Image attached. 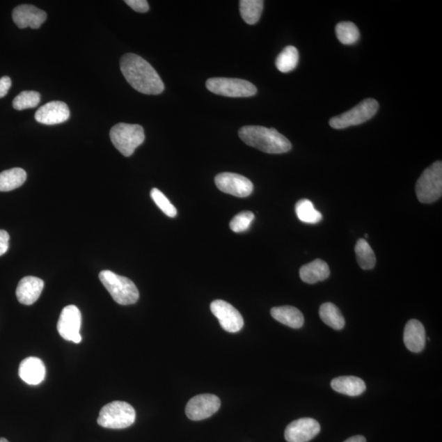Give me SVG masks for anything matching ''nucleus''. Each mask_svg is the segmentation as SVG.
<instances>
[{"instance_id":"nucleus-1","label":"nucleus","mask_w":442,"mask_h":442,"mask_svg":"<svg viewBox=\"0 0 442 442\" xmlns=\"http://www.w3.org/2000/svg\"><path fill=\"white\" fill-rule=\"evenodd\" d=\"M120 71L134 90L144 95H157L164 91V84L156 70L141 56L127 54L120 58Z\"/></svg>"},{"instance_id":"nucleus-2","label":"nucleus","mask_w":442,"mask_h":442,"mask_svg":"<svg viewBox=\"0 0 442 442\" xmlns=\"http://www.w3.org/2000/svg\"><path fill=\"white\" fill-rule=\"evenodd\" d=\"M242 141L251 147L271 155H281L292 150V143L274 128L248 125L239 129Z\"/></svg>"},{"instance_id":"nucleus-3","label":"nucleus","mask_w":442,"mask_h":442,"mask_svg":"<svg viewBox=\"0 0 442 442\" xmlns=\"http://www.w3.org/2000/svg\"><path fill=\"white\" fill-rule=\"evenodd\" d=\"M100 279L116 303L128 306L136 303L139 300L138 288L129 278L110 271H102Z\"/></svg>"},{"instance_id":"nucleus-4","label":"nucleus","mask_w":442,"mask_h":442,"mask_svg":"<svg viewBox=\"0 0 442 442\" xmlns=\"http://www.w3.org/2000/svg\"><path fill=\"white\" fill-rule=\"evenodd\" d=\"M136 418V411L129 404L116 401L101 409L97 422L105 429H123L134 425Z\"/></svg>"},{"instance_id":"nucleus-5","label":"nucleus","mask_w":442,"mask_h":442,"mask_svg":"<svg viewBox=\"0 0 442 442\" xmlns=\"http://www.w3.org/2000/svg\"><path fill=\"white\" fill-rule=\"evenodd\" d=\"M111 143L125 157H130L144 142L145 134L139 125L119 123L110 130Z\"/></svg>"},{"instance_id":"nucleus-6","label":"nucleus","mask_w":442,"mask_h":442,"mask_svg":"<svg viewBox=\"0 0 442 442\" xmlns=\"http://www.w3.org/2000/svg\"><path fill=\"white\" fill-rule=\"evenodd\" d=\"M416 195L422 203H432L442 195V162L437 161L423 172L418 180Z\"/></svg>"},{"instance_id":"nucleus-7","label":"nucleus","mask_w":442,"mask_h":442,"mask_svg":"<svg viewBox=\"0 0 442 442\" xmlns=\"http://www.w3.org/2000/svg\"><path fill=\"white\" fill-rule=\"evenodd\" d=\"M379 108V102L374 99L363 100L347 113L334 116L329 120L330 127L341 129L365 123L374 118Z\"/></svg>"},{"instance_id":"nucleus-8","label":"nucleus","mask_w":442,"mask_h":442,"mask_svg":"<svg viewBox=\"0 0 442 442\" xmlns=\"http://www.w3.org/2000/svg\"><path fill=\"white\" fill-rule=\"evenodd\" d=\"M208 90L214 94L231 97H252L258 90L253 84L242 79L215 77L207 80Z\"/></svg>"},{"instance_id":"nucleus-9","label":"nucleus","mask_w":442,"mask_h":442,"mask_svg":"<svg viewBox=\"0 0 442 442\" xmlns=\"http://www.w3.org/2000/svg\"><path fill=\"white\" fill-rule=\"evenodd\" d=\"M81 313L76 306L70 305L62 310L57 329L63 338L67 341L80 343L82 340L80 330L81 327Z\"/></svg>"},{"instance_id":"nucleus-10","label":"nucleus","mask_w":442,"mask_h":442,"mask_svg":"<svg viewBox=\"0 0 442 442\" xmlns=\"http://www.w3.org/2000/svg\"><path fill=\"white\" fill-rule=\"evenodd\" d=\"M221 407V400L213 394H202L193 397L186 406V416L191 420H206L216 413Z\"/></svg>"},{"instance_id":"nucleus-11","label":"nucleus","mask_w":442,"mask_h":442,"mask_svg":"<svg viewBox=\"0 0 442 442\" xmlns=\"http://www.w3.org/2000/svg\"><path fill=\"white\" fill-rule=\"evenodd\" d=\"M211 310L218 319L221 326L229 333H238L244 327V321L239 311L223 300L212 302Z\"/></svg>"},{"instance_id":"nucleus-12","label":"nucleus","mask_w":442,"mask_h":442,"mask_svg":"<svg viewBox=\"0 0 442 442\" xmlns=\"http://www.w3.org/2000/svg\"><path fill=\"white\" fill-rule=\"evenodd\" d=\"M215 183L223 193L239 198L249 196L253 191V184L246 177L230 172L219 174L216 176Z\"/></svg>"},{"instance_id":"nucleus-13","label":"nucleus","mask_w":442,"mask_h":442,"mask_svg":"<svg viewBox=\"0 0 442 442\" xmlns=\"http://www.w3.org/2000/svg\"><path fill=\"white\" fill-rule=\"evenodd\" d=\"M319 432L318 421L314 418H303L290 423L286 427L285 436L287 442H308Z\"/></svg>"},{"instance_id":"nucleus-14","label":"nucleus","mask_w":442,"mask_h":442,"mask_svg":"<svg viewBox=\"0 0 442 442\" xmlns=\"http://www.w3.org/2000/svg\"><path fill=\"white\" fill-rule=\"evenodd\" d=\"M46 19L47 13L29 4H22L14 8L13 11V20L21 29H25L26 27L38 29Z\"/></svg>"},{"instance_id":"nucleus-15","label":"nucleus","mask_w":442,"mask_h":442,"mask_svg":"<svg viewBox=\"0 0 442 442\" xmlns=\"http://www.w3.org/2000/svg\"><path fill=\"white\" fill-rule=\"evenodd\" d=\"M35 118L36 122L44 125L61 124L70 118V110L63 102H49L36 111Z\"/></svg>"},{"instance_id":"nucleus-16","label":"nucleus","mask_w":442,"mask_h":442,"mask_svg":"<svg viewBox=\"0 0 442 442\" xmlns=\"http://www.w3.org/2000/svg\"><path fill=\"white\" fill-rule=\"evenodd\" d=\"M44 286V281L39 278L27 276L22 278L16 290L18 301L26 306L34 304L39 299Z\"/></svg>"},{"instance_id":"nucleus-17","label":"nucleus","mask_w":442,"mask_h":442,"mask_svg":"<svg viewBox=\"0 0 442 442\" xmlns=\"http://www.w3.org/2000/svg\"><path fill=\"white\" fill-rule=\"evenodd\" d=\"M404 342L409 351L420 352L426 344L425 327L420 321L411 319L404 327Z\"/></svg>"},{"instance_id":"nucleus-18","label":"nucleus","mask_w":442,"mask_h":442,"mask_svg":"<svg viewBox=\"0 0 442 442\" xmlns=\"http://www.w3.org/2000/svg\"><path fill=\"white\" fill-rule=\"evenodd\" d=\"M20 378L29 385H38L44 381L45 366L39 358L27 357L21 362L19 366Z\"/></svg>"},{"instance_id":"nucleus-19","label":"nucleus","mask_w":442,"mask_h":442,"mask_svg":"<svg viewBox=\"0 0 442 442\" xmlns=\"http://www.w3.org/2000/svg\"><path fill=\"white\" fill-rule=\"evenodd\" d=\"M329 274L328 264L320 259H316L300 269L301 281L309 285L325 281L329 277Z\"/></svg>"},{"instance_id":"nucleus-20","label":"nucleus","mask_w":442,"mask_h":442,"mask_svg":"<svg viewBox=\"0 0 442 442\" xmlns=\"http://www.w3.org/2000/svg\"><path fill=\"white\" fill-rule=\"evenodd\" d=\"M271 314L274 319L288 327L300 329L303 326L304 316L296 307L291 306L274 307Z\"/></svg>"},{"instance_id":"nucleus-21","label":"nucleus","mask_w":442,"mask_h":442,"mask_svg":"<svg viewBox=\"0 0 442 442\" xmlns=\"http://www.w3.org/2000/svg\"><path fill=\"white\" fill-rule=\"evenodd\" d=\"M331 387L337 393L356 397L365 392L366 385L364 381L355 376H342L333 379Z\"/></svg>"},{"instance_id":"nucleus-22","label":"nucleus","mask_w":442,"mask_h":442,"mask_svg":"<svg viewBox=\"0 0 442 442\" xmlns=\"http://www.w3.org/2000/svg\"><path fill=\"white\" fill-rule=\"evenodd\" d=\"M26 172L22 168H13L0 173V192H8L25 183Z\"/></svg>"},{"instance_id":"nucleus-23","label":"nucleus","mask_w":442,"mask_h":442,"mask_svg":"<svg viewBox=\"0 0 442 442\" xmlns=\"http://www.w3.org/2000/svg\"><path fill=\"white\" fill-rule=\"evenodd\" d=\"M319 316L324 324L335 330H341L345 326V319L340 310L330 302H326L320 306Z\"/></svg>"},{"instance_id":"nucleus-24","label":"nucleus","mask_w":442,"mask_h":442,"mask_svg":"<svg viewBox=\"0 0 442 442\" xmlns=\"http://www.w3.org/2000/svg\"><path fill=\"white\" fill-rule=\"evenodd\" d=\"M240 14L244 21L249 25H254L260 20L263 11L262 0H242L239 2Z\"/></svg>"},{"instance_id":"nucleus-25","label":"nucleus","mask_w":442,"mask_h":442,"mask_svg":"<svg viewBox=\"0 0 442 442\" xmlns=\"http://www.w3.org/2000/svg\"><path fill=\"white\" fill-rule=\"evenodd\" d=\"M297 217L307 224H316L322 220V214L316 210L314 205L308 199H301L295 207Z\"/></svg>"},{"instance_id":"nucleus-26","label":"nucleus","mask_w":442,"mask_h":442,"mask_svg":"<svg viewBox=\"0 0 442 442\" xmlns=\"http://www.w3.org/2000/svg\"><path fill=\"white\" fill-rule=\"evenodd\" d=\"M355 252L357 262L363 269H371L375 267V254L365 239L357 241Z\"/></svg>"},{"instance_id":"nucleus-27","label":"nucleus","mask_w":442,"mask_h":442,"mask_svg":"<svg viewBox=\"0 0 442 442\" xmlns=\"http://www.w3.org/2000/svg\"><path fill=\"white\" fill-rule=\"evenodd\" d=\"M299 61V50L293 46H287L278 56L276 64L279 72L287 73L296 68Z\"/></svg>"},{"instance_id":"nucleus-28","label":"nucleus","mask_w":442,"mask_h":442,"mask_svg":"<svg viewBox=\"0 0 442 442\" xmlns=\"http://www.w3.org/2000/svg\"><path fill=\"white\" fill-rule=\"evenodd\" d=\"M336 35L338 40L346 45L356 44L360 39L359 29L351 22L338 23L336 26Z\"/></svg>"},{"instance_id":"nucleus-29","label":"nucleus","mask_w":442,"mask_h":442,"mask_svg":"<svg viewBox=\"0 0 442 442\" xmlns=\"http://www.w3.org/2000/svg\"><path fill=\"white\" fill-rule=\"evenodd\" d=\"M41 96L36 91H23L13 102L14 109L22 111L34 109L40 104Z\"/></svg>"},{"instance_id":"nucleus-30","label":"nucleus","mask_w":442,"mask_h":442,"mask_svg":"<svg viewBox=\"0 0 442 442\" xmlns=\"http://www.w3.org/2000/svg\"><path fill=\"white\" fill-rule=\"evenodd\" d=\"M150 195L153 201L157 204V206L159 207L167 216L173 218L177 216L176 208L159 189L156 188L152 189Z\"/></svg>"},{"instance_id":"nucleus-31","label":"nucleus","mask_w":442,"mask_h":442,"mask_svg":"<svg viewBox=\"0 0 442 442\" xmlns=\"http://www.w3.org/2000/svg\"><path fill=\"white\" fill-rule=\"evenodd\" d=\"M255 216L252 212H242L232 219L230 227L235 232H243L249 229L254 221Z\"/></svg>"},{"instance_id":"nucleus-32","label":"nucleus","mask_w":442,"mask_h":442,"mask_svg":"<svg viewBox=\"0 0 442 442\" xmlns=\"http://www.w3.org/2000/svg\"><path fill=\"white\" fill-rule=\"evenodd\" d=\"M125 3L138 13H147L150 10V6L146 0H125Z\"/></svg>"},{"instance_id":"nucleus-33","label":"nucleus","mask_w":442,"mask_h":442,"mask_svg":"<svg viewBox=\"0 0 442 442\" xmlns=\"http://www.w3.org/2000/svg\"><path fill=\"white\" fill-rule=\"evenodd\" d=\"M9 248V235L6 230H0V255L6 254Z\"/></svg>"},{"instance_id":"nucleus-34","label":"nucleus","mask_w":442,"mask_h":442,"mask_svg":"<svg viewBox=\"0 0 442 442\" xmlns=\"http://www.w3.org/2000/svg\"><path fill=\"white\" fill-rule=\"evenodd\" d=\"M12 81L10 77H3L0 78V99L6 97L10 90Z\"/></svg>"},{"instance_id":"nucleus-35","label":"nucleus","mask_w":442,"mask_h":442,"mask_svg":"<svg viewBox=\"0 0 442 442\" xmlns=\"http://www.w3.org/2000/svg\"><path fill=\"white\" fill-rule=\"evenodd\" d=\"M344 442H366V439L363 436H354Z\"/></svg>"},{"instance_id":"nucleus-36","label":"nucleus","mask_w":442,"mask_h":442,"mask_svg":"<svg viewBox=\"0 0 442 442\" xmlns=\"http://www.w3.org/2000/svg\"><path fill=\"white\" fill-rule=\"evenodd\" d=\"M0 442H9L6 439H3V437H1V439H0Z\"/></svg>"}]
</instances>
